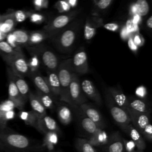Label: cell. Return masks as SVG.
Here are the masks:
<instances>
[{
    "instance_id": "obj_1",
    "label": "cell",
    "mask_w": 152,
    "mask_h": 152,
    "mask_svg": "<svg viewBox=\"0 0 152 152\" xmlns=\"http://www.w3.org/2000/svg\"><path fill=\"white\" fill-rule=\"evenodd\" d=\"M81 23L75 21L56 32L50 38L56 48L62 53H67L72 48Z\"/></svg>"
},
{
    "instance_id": "obj_2",
    "label": "cell",
    "mask_w": 152,
    "mask_h": 152,
    "mask_svg": "<svg viewBox=\"0 0 152 152\" xmlns=\"http://www.w3.org/2000/svg\"><path fill=\"white\" fill-rule=\"evenodd\" d=\"M0 141L8 148L17 151H23L30 148L31 142L26 136L5 129L0 130Z\"/></svg>"
},
{
    "instance_id": "obj_3",
    "label": "cell",
    "mask_w": 152,
    "mask_h": 152,
    "mask_svg": "<svg viewBox=\"0 0 152 152\" xmlns=\"http://www.w3.org/2000/svg\"><path fill=\"white\" fill-rule=\"evenodd\" d=\"M72 68V59L69 58L62 61L59 65L56 73L61 86L59 99L69 104L68 90L73 73Z\"/></svg>"
},
{
    "instance_id": "obj_4",
    "label": "cell",
    "mask_w": 152,
    "mask_h": 152,
    "mask_svg": "<svg viewBox=\"0 0 152 152\" xmlns=\"http://www.w3.org/2000/svg\"><path fill=\"white\" fill-rule=\"evenodd\" d=\"M2 57L10 66L9 68L17 75L23 78L29 74L28 63L21 50L14 55Z\"/></svg>"
},
{
    "instance_id": "obj_5",
    "label": "cell",
    "mask_w": 152,
    "mask_h": 152,
    "mask_svg": "<svg viewBox=\"0 0 152 152\" xmlns=\"http://www.w3.org/2000/svg\"><path fill=\"white\" fill-rule=\"evenodd\" d=\"M69 104L71 107L80 106L85 103L86 98L83 93L80 79L77 74L73 72L68 90Z\"/></svg>"
},
{
    "instance_id": "obj_6",
    "label": "cell",
    "mask_w": 152,
    "mask_h": 152,
    "mask_svg": "<svg viewBox=\"0 0 152 152\" xmlns=\"http://www.w3.org/2000/svg\"><path fill=\"white\" fill-rule=\"evenodd\" d=\"M106 99L112 118L121 129L130 124L131 119L127 112L115 103L107 91L106 94Z\"/></svg>"
},
{
    "instance_id": "obj_7",
    "label": "cell",
    "mask_w": 152,
    "mask_h": 152,
    "mask_svg": "<svg viewBox=\"0 0 152 152\" xmlns=\"http://www.w3.org/2000/svg\"><path fill=\"white\" fill-rule=\"evenodd\" d=\"M76 15L75 11L58 15L44 27V30L51 34V37L56 32L65 27Z\"/></svg>"
},
{
    "instance_id": "obj_8",
    "label": "cell",
    "mask_w": 152,
    "mask_h": 152,
    "mask_svg": "<svg viewBox=\"0 0 152 152\" xmlns=\"http://www.w3.org/2000/svg\"><path fill=\"white\" fill-rule=\"evenodd\" d=\"M124 110L128 114L133 126L141 134L145 126L150 123L149 113L139 112L128 107Z\"/></svg>"
},
{
    "instance_id": "obj_9",
    "label": "cell",
    "mask_w": 152,
    "mask_h": 152,
    "mask_svg": "<svg viewBox=\"0 0 152 152\" xmlns=\"http://www.w3.org/2000/svg\"><path fill=\"white\" fill-rule=\"evenodd\" d=\"M72 68L75 74H84L88 72L87 56L83 48L80 49L72 59Z\"/></svg>"
},
{
    "instance_id": "obj_10",
    "label": "cell",
    "mask_w": 152,
    "mask_h": 152,
    "mask_svg": "<svg viewBox=\"0 0 152 152\" xmlns=\"http://www.w3.org/2000/svg\"><path fill=\"white\" fill-rule=\"evenodd\" d=\"M78 116L80 125L83 130L89 135V137L94 134L99 128L83 112L79 106L71 107Z\"/></svg>"
},
{
    "instance_id": "obj_11",
    "label": "cell",
    "mask_w": 152,
    "mask_h": 152,
    "mask_svg": "<svg viewBox=\"0 0 152 152\" xmlns=\"http://www.w3.org/2000/svg\"><path fill=\"white\" fill-rule=\"evenodd\" d=\"M41 60L47 69V71H56L58 67V60L55 53L51 50L43 48H39Z\"/></svg>"
},
{
    "instance_id": "obj_12",
    "label": "cell",
    "mask_w": 152,
    "mask_h": 152,
    "mask_svg": "<svg viewBox=\"0 0 152 152\" xmlns=\"http://www.w3.org/2000/svg\"><path fill=\"white\" fill-rule=\"evenodd\" d=\"M79 107L84 114L92 121L99 128L103 129L104 128L105 125L102 116L96 108L86 103L80 105Z\"/></svg>"
},
{
    "instance_id": "obj_13",
    "label": "cell",
    "mask_w": 152,
    "mask_h": 152,
    "mask_svg": "<svg viewBox=\"0 0 152 152\" xmlns=\"http://www.w3.org/2000/svg\"><path fill=\"white\" fill-rule=\"evenodd\" d=\"M36 129L44 135L49 132L58 134L60 132L56 121L47 115L39 119Z\"/></svg>"
},
{
    "instance_id": "obj_14",
    "label": "cell",
    "mask_w": 152,
    "mask_h": 152,
    "mask_svg": "<svg viewBox=\"0 0 152 152\" xmlns=\"http://www.w3.org/2000/svg\"><path fill=\"white\" fill-rule=\"evenodd\" d=\"M81 87L85 96H87L98 105H101L102 98L100 94L91 81L88 80H83L81 84Z\"/></svg>"
},
{
    "instance_id": "obj_15",
    "label": "cell",
    "mask_w": 152,
    "mask_h": 152,
    "mask_svg": "<svg viewBox=\"0 0 152 152\" xmlns=\"http://www.w3.org/2000/svg\"><path fill=\"white\" fill-rule=\"evenodd\" d=\"M8 76V94H9V99L11 100L15 106V107L18 108V109H23L24 104L25 101L23 99L22 96H21L15 84L14 83L12 78L9 75Z\"/></svg>"
},
{
    "instance_id": "obj_16",
    "label": "cell",
    "mask_w": 152,
    "mask_h": 152,
    "mask_svg": "<svg viewBox=\"0 0 152 152\" xmlns=\"http://www.w3.org/2000/svg\"><path fill=\"white\" fill-rule=\"evenodd\" d=\"M122 130L129 135L137 150L143 151L145 148L146 144L143 137L132 124L128 125L122 128Z\"/></svg>"
},
{
    "instance_id": "obj_17",
    "label": "cell",
    "mask_w": 152,
    "mask_h": 152,
    "mask_svg": "<svg viewBox=\"0 0 152 152\" xmlns=\"http://www.w3.org/2000/svg\"><path fill=\"white\" fill-rule=\"evenodd\" d=\"M124 138L118 132L112 133L105 145L106 152H124Z\"/></svg>"
},
{
    "instance_id": "obj_18",
    "label": "cell",
    "mask_w": 152,
    "mask_h": 152,
    "mask_svg": "<svg viewBox=\"0 0 152 152\" xmlns=\"http://www.w3.org/2000/svg\"><path fill=\"white\" fill-rule=\"evenodd\" d=\"M7 72L8 75H10L12 78L23 99L25 102H26V100L28 99V95L30 93L28 84L23 79V78L17 75L9 67L7 68Z\"/></svg>"
},
{
    "instance_id": "obj_19",
    "label": "cell",
    "mask_w": 152,
    "mask_h": 152,
    "mask_svg": "<svg viewBox=\"0 0 152 152\" xmlns=\"http://www.w3.org/2000/svg\"><path fill=\"white\" fill-rule=\"evenodd\" d=\"M102 24V20L96 17L88 18L84 25V36L86 40L91 39L96 34V30Z\"/></svg>"
},
{
    "instance_id": "obj_20",
    "label": "cell",
    "mask_w": 152,
    "mask_h": 152,
    "mask_svg": "<svg viewBox=\"0 0 152 152\" xmlns=\"http://www.w3.org/2000/svg\"><path fill=\"white\" fill-rule=\"evenodd\" d=\"M48 76L44 77L53 96L60 97L61 86L56 71H47Z\"/></svg>"
},
{
    "instance_id": "obj_21",
    "label": "cell",
    "mask_w": 152,
    "mask_h": 152,
    "mask_svg": "<svg viewBox=\"0 0 152 152\" xmlns=\"http://www.w3.org/2000/svg\"><path fill=\"white\" fill-rule=\"evenodd\" d=\"M31 78L34 85L37 88V90L48 94L50 97L53 96L44 77L37 72H34L31 75Z\"/></svg>"
},
{
    "instance_id": "obj_22",
    "label": "cell",
    "mask_w": 152,
    "mask_h": 152,
    "mask_svg": "<svg viewBox=\"0 0 152 152\" xmlns=\"http://www.w3.org/2000/svg\"><path fill=\"white\" fill-rule=\"evenodd\" d=\"M28 99L30 103L31 107L32 108V111L34 112V113L38 116L39 119L46 115V109L42 104V103L34 94L30 91L28 95Z\"/></svg>"
},
{
    "instance_id": "obj_23",
    "label": "cell",
    "mask_w": 152,
    "mask_h": 152,
    "mask_svg": "<svg viewBox=\"0 0 152 152\" xmlns=\"http://www.w3.org/2000/svg\"><path fill=\"white\" fill-rule=\"evenodd\" d=\"M107 91L119 107L124 110L127 107V99L121 90L115 87H109Z\"/></svg>"
},
{
    "instance_id": "obj_24",
    "label": "cell",
    "mask_w": 152,
    "mask_h": 152,
    "mask_svg": "<svg viewBox=\"0 0 152 152\" xmlns=\"http://www.w3.org/2000/svg\"><path fill=\"white\" fill-rule=\"evenodd\" d=\"M108 139L109 137L106 132L99 128L94 134L89 137L88 141L93 146L99 147L105 145L107 142Z\"/></svg>"
},
{
    "instance_id": "obj_25",
    "label": "cell",
    "mask_w": 152,
    "mask_h": 152,
    "mask_svg": "<svg viewBox=\"0 0 152 152\" xmlns=\"http://www.w3.org/2000/svg\"><path fill=\"white\" fill-rule=\"evenodd\" d=\"M149 10L148 2L145 0H138L132 4L130 8V12L132 15L137 14L140 17L147 14Z\"/></svg>"
},
{
    "instance_id": "obj_26",
    "label": "cell",
    "mask_w": 152,
    "mask_h": 152,
    "mask_svg": "<svg viewBox=\"0 0 152 152\" xmlns=\"http://www.w3.org/2000/svg\"><path fill=\"white\" fill-rule=\"evenodd\" d=\"M58 117L60 122L64 125H68L72 119V112L65 105H60L57 110Z\"/></svg>"
},
{
    "instance_id": "obj_27",
    "label": "cell",
    "mask_w": 152,
    "mask_h": 152,
    "mask_svg": "<svg viewBox=\"0 0 152 152\" xmlns=\"http://www.w3.org/2000/svg\"><path fill=\"white\" fill-rule=\"evenodd\" d=\"M127 107L139 112L148 113L147 104L142 100L134 97L127 99Z\"/></svg>"
},
{
    "instance_id": "obj_28",
    "label": "cell",
    "mask_w": 152,
    "mask_h": 152,
    "mask_svg": "<svg viewBox=\"0 0 152 152\" xmlns=\"http://www.w3.org/2000/svg\"><path fill=\"white\" fill-rule=\"evenodd\" d=\"M50 37L51 34L45 31L44 30L33 31L29 34V40L28 44L31 45H37L43 42L46 38H50Z\"/></svg>"
},
{
    "instance_id": "obj_29",
    "label": "cell",
    "mask_w": 152,
    "mask_h": 152,
    "mask_svg": "<svg viewBox=\"0 0 152 152\" xmlns=\"http://www.w3.org/2000/svg\"><path fill=\"white\" fill-rule=\"evenodd\" d=\"M19 116L26 124L33 126L36 129L39 118L32 110L28 112L21 111L19 113Z\"/></svg>"
},
{
    "instance_id": "obj_30",
    "label": "cell",
    "mask_w": 152,
    "mask_h": 152,
    "mask_svg": "<svg viewBox=\"0 0 152 152\" xmlns=\"http://www.w3.org/2000/svg\"><path fill=\"white\" fill-rule=\"evenodd\" d=\"M58 136L55 132H49L45 134V137L43 141L42 147L46 150L52 151L54 146L58 143Z\"/></svg>"
},
{
    "instance_id": "obj_31",
    "label": "cell",
    "mask_w": 152,
    "mask_h": 152,
    "mask_svg": "<svg viewBox=\"0 0 152 152\" xmlns=\"http://www.w3.org/2000/svg\"><path fill=\"white\" fill-rule=\"evenodd\" d=\"M75 145L78 152H97L87 139L78 138L75 141Z\"/></svg>"
},
{
    "instance_id": "obj_32",
    "label": "cell",
    "mask_w": 152,
    "mask_h": 152,
    "mask_svg": "<svg viewBox=\"0 0 152 152\" xmlns=\"http://www.w3.org/2000/svg\"><path fill=\"white\" fill-rule=\"evenodd\" d=\"M15 23L12 13L8 14L7 18L3 22L0 23V31L7 34V33L12 31Z\"/></svg>"
},
{
    "instance_id": "obj_33",
    "label": "cell",
    "mask_w": 152,
    "mask_h": 152,
    "mask_svg": "<svg viewBox=\"0 0 152 152\" xmlns=\"http://www.w3.org/2000/svg\"><path fill=\"white\" fill-rule=\"evenodd\" d=\"M38 98L42 104L45 109H53L54 107L53 100L51 97L48 94L43 93L42 92L37 90L35 94Z\"/></svg>"
},
{
    "instance_id": "obj_34",
    "label": "cell",
    "mask_w": 152,
    "mask_h": 152,
    "mask_svg": "<svg viewBox=\"0 0 152 152\" xmlns=\"http://www.w3.org/2000/svg\"><path fill=\"white\" fill-rule=\"evenodd\" d=\"M20 51L19 49H15L7 42H0V55L2 56H11Z\"/></svg>"
},
{
    "instance_id": "obj_35",
    "label": "cell",
    "mask_w": 152,
    "mask_h": 152,
    "mask_svg": "<svg viewBox=\"0 0 152 152\" xmlns=\"http://www.w3.org/2000/svg\"><path fill=\"white\" fill-rule=\"evenodd\" d=\"M14 36L16 44L26 45L28 43L29 34L26 31L21 30H17L12 33Z\"/></svg>"
},
{
    "instance_id": "obj_36",
    "label": "cell",
    "mask_w": 152,
    "mask_h": 152,
    "mask_svg": "<svg viewBox=\"0 0 152 152\" xmlns=\"http://www.w3.org/2000/svg\"><path fill=\"white\" fill-rule=\"evenodd\" d=\"M15 107V104L10 99H8L0 104V112H6L10 110H13Z\"/></svg>"
},
{
    "instance_id": "obj_37",
    "label": "cell",
    "mask_w": 152,
    "mask_h": 152,
    "mask_svg": "<svg viewBox=\"0 0 152 152\" xmlns=\"http://www.w3.org/2000/svg\"><path fill=\"white\" fill-rule=\"evenodd\" d=\"M12 15L15 22H22L24 21L28 15H30L29 12H27L21 10H18L14 12Z\"/></svg>"
},
{
    "instance_id": "obj_38",
    "label": "cell",
    "mask_w": 152,
    "mask_h": 152,
    "mask_svg": "<svg viewBox=\"0 0 152 152\" xmlns=\"http://www.w3.org/2000/svg\"><path fill=\"white\" fill-rule=\"evenodd\" d=\"M55 7L59 12L68 11L71 8L66 1H60L57 2L56 3Z\"/></svg>"
},
{
    "instance_id": "obj_39",
    "label": "cell",
    "mask_w": 152,
    "mask_h": 152,
    "mask_svg": "<svg viewBox=\"0 0 152 152\" xmlns=\"http://www.w3.org/2000/svg\"><path fill=\"white\" fill-rule=\"evenodd\" d=\"M125 27L127 29V31L130 34H132L138 31V26L134 23L131 19L127 21Z\"/></svg>"
},
{
    "instance_id": "obj_40",
    "label": "cell",
    "mask_w": 152,
    "mask_h": 152,
    "mask_svg": "<svg viewBox=\"0 0 152 152\" xmlns=\"http://www.w3.org/2000/svg\"><path fill=\"white\" fill-rule=\"evenodd\" d=\"M141 135L148 141H151L152 140V126L150 123L145 126L141 133Z\"/></svg>"
},
{
    "instance_id": "obj_41",
    "label": "cell",
    "mask_w": 152,
    "mask_h": 152,
    "mask_svg": "<svg viewBox=\"0 0 152 152\" xmlns=\"http://www.w3.org/2000/svg\"><path fill=\"white\" fill-rule=\"evenodd\" d=\"M124 144V152H135V145L131 140L123 139Z\"/></svg>"
},
{
    "instance_id": "obj_42",
    "label": "cell",
    "mask_w": 152,
    "mask_h": 152,
    "mask_svg": "<svg viewBox=\"0 0 152 152\" xmlns=\"http://www.w3.org/2000/svg\"><path fill=\"white\" fill-rule=\"evenodd\" d=\"M30 21L33 23L36 24H40L42 23L45 20V17L40 14L37 13H32L30 14Z\"/></svg>"
},
{
    "instance_id": "obj_43",
    "label": "cell",
    "mask_w": 152,
    "mask_h": 152,
    "mask_svg": "<svg viewBox=\"0 0 152 152\" xmlns=\"http://www.w3.org/2000/svg\"><path fill=\"white\" fill-rule=\"evenodd\" d=\"M132 38L134 43L138 47L141 46L144 44V39L142 36L138 33H135L132 34Z\"/></svg>"
},
{
    "instance_id": "obj_44",
    "label": "cell",
    "mask_w": 152,
    "mask_h": 152,
    "mask_svg": "<svg viewBox=\"0 0 152 152\" xmlns=\"http://www.w3.org/2000/svg\"><path fill=\"white\" fill-rule=\"evenodd\" d=\"M112 2V0H101L97 2L96 5L99 9L103 10L107 8Z\"/></svg>"
},
{
    "instance_id": "obj_45",
    "label": "cell",
    "mask_w": 152,
    "mask_h": 152,
    "mask_svg": "<svg viewBox=\"0 0 152 152\" xmlns=\"http://www.w3.org/2000/svg\"><path fill=\"white\" fill-rule=\"evenodd\" d=\"M33 4L37 10H40L42 8L48 7V1L45 0H36L33 2Z\"/></svg>"
},
{
    "instance_id": "obj_46",
    "label": "cell",
    "mask_w": 152,
    "mask_h": 152,
    "mask_svg": "<svg viewBox=\"0 0 152 152\" xmlns=\"http://www.w3.org/2000/svg\"><path fill=\"white\" fill-rule=\"evenodd\" d=\"M104 28L106 30L112 31H116L119 28V26L118 24L116 23H107L103 26Z\"/></svg>"
},
{
    "instance_id": "obj_47",
    "label": "cell",
    "mask_w": 152,
    "mask_h": 152,
    "mask_svg": "<svg viewBox=\"0 0 152 152\" xmlns=\"http://www.w3.org/2000/svg\"><path fill=\"white\" fill-rule=\"evenodd\" d=\"M135 93L136 94L142 98V97H144L145 96H146V94H147V91H146V89L145 88L142 86H141L140 87H138L137 89H136V91H135Z\"/></svg>"
},
{
    "instance_id": "obj_48",
    "label": "cell",
    "mask_w": 152,
    "mask_h": 152,
    "mask_svg": "<svg viewBox=\"0 0 152 152\" xmlns=\"http://www.w3.org/2000/svg\"><path fill=\"white\" fill-rule=\"evenodd\" d=\"M128 45L129 49L132 51L135 52H136L137 51L138 47L134 43V42L132 40V34L130 35V36L128 39Z\"/></svg>"
},
{
    "instance_id": "obj_49",
    "label": "cell",
    "mask_w": 152,
    "mask_h": 152,
    "mask_svg": "<svg viewBox=\"0 0 152 152\" xmlns=\"http://www.w3.org/2000/svg\"><path fill=\"white\" fill-rule=\"evenodd\" d=\"M29 67L33 68V69H36L39 66V61L38 58L36 56L33 57L30 61V62L28 64Z\"/></svg>"
},
{
    "instance_id": "obj_50",
    "label": "cell",
    "mask_w": 152,
    "mask_h": 152,
    "mask_svg": "<svg viewBox=\"0 0 152 152\" xmlns=\"http://www.w3.org/2000/svg\"><path fill=\"white\" fill-rule=\"evenodd\" d=\"M120 35H121V37H122V39L126 40V39H128L129 38V37L131 34H130L128 33V31H127V29H126V27L125 26L122 27V28L121 30V32H120Z\"/></svg>"
},
{
    "instance_id": "obj_51",
    "label": "cell",
    "mask_w": 152,
    "mask_h": 152,
    "mask_svg": "<svg viewBox=\"0 0 152 152\" xmlns=\"http://www.w3.org/2000/svg\"><path fill=\"white\" fill-rule=\"evenodd\" d=\"M4 118L6 121H8V120L12 119L15 116V112L14 110H10L6 112H2Z\"/></svg>"
},
{
    "instance_id": "obj_52",
    "label": "cell",
    "mask_w": 152,
    "mask_h": 152,
    "mask_svg": "<svg viewBox=\"0 0 152 152\" xmlns=\"http://www.w3.org/2000/svg\"><path fill=\"white\" fill-rule=\"evenodd\" d=\"M7 122L4 118L3 113L0 112V130H4L6 128Z\"/></svg>"
},
{
    "instance_id": "obj_53",
    "label": "cell",
    "mask_w": 152,
    "mask_h": 152,
    "mask_svg": "<svg viewBox=\"0 0 152 152\" xmlns=\"http://www.w3.org/2000/svg\"><path fill=\"white\" fill-rule=\"evenodd\" d=\"M7 43H8L11 46H12L14 48L15 46V39H14V36H13V34L12 33H10L8 35H7Z\"/></svg>"
},
{
    "instance_id": "obj_54",
    "label": "cell",
    "mask_w": 152,
    "mask_h": 152,
    "mask_svg": "<svg viewBox=\"0 0 152 152\" xmlns=\"http://www.w3.org/2000/svg\"><path fill=\"white\" fill-rule=\"evenodd\" d=\"M132 22L136 24H138L140 23V22L141 21V17L137 14H135L133 15V18L131 19Z\"/></svg>"
},
{
    "instance_id": "obj_55",
    "label": "cell",
    "mask_w": 152,
    "mask_h": 152,
    "mask_svg": "<svg viewBox=\"0 0 152 152\" xmlns=\"http://www.w3.org/2000/svg\"><path fill=\"white\" fill-rule=\"evenodd\" d=\"M69 5L70 6V7H74L77 5L78 1L77 0H69V1H67Z\"/></svg>"
},
{
    "instance_id": "obj_56",
    "label": "cell",
    "mask_w": 152,
    "mask_h": 152,
    "mask_svg": "<svg viewBox=\"0 0 152 152\" xmlns=\"http://www.w3.org/2000/svg\"><path fill=\"white\" fill-rule=\"evenodd\" d=\"M147 26L149 28H152V16H150L149 18L147 19Z\"/></svg>"
},
{
    "instance_id": "obj_57",
    "label": "cell",
    "mask_w": 152,
    "mask_h": 152,
    "mask_svg": "<svg viewBox=\"0 0 152 152\" xmlns=\"http://www.w3.org/2000/svg\"><path fill=\"white\" fill-rule=\"evenodd\" d=\"M7 17V14L5 15H0V23L3 22Z\"/></svg>"
},
{
    "instance_id": "obj_58",
    "label": "cell",
    "mask_w": 152,
    "mask_h": 152,
    "mask_svg": "<svg viewBox=\"0 0 152 152\" xmlns=\"http://www.w3.org/2000/svg\"><path fill=\"white\" fill-rule=\"evenodd\" d=\"M7 37V34L0 31V42L2 41Z\"/></svg>"
},
{
    "instance_id": "obj_59",
    "label": "cell",
    "mask_w": 152,
    "mask_h": 152,
    "mask_svg": "<svg viewBox=\"0 0 152 152\" xmlns=\"http://www.w3.org/2000/svg\"><path fill=\"white\" fill-rule=\"evenodd\" d=\"M7 148L4 144L0 141V151H5L6 150Z\"/></svg>"
},
{
    "instance_id": "obj_60",
    "label": "cell",
    "mask_w": 152,
    "mask_h": 152,
    "mask_svg": "<svg viewBox=\"0 0 152 152\" xmlns=\"http://www.w3.org/2000/svg\"><path fill=\"white\" fill-rule=\"evenodd\" d=\"M135 152H143L142 151H141V150H137L135 151Z\"/></svg>"
},
{
    "instance_id": "obj_61",
    "label": "cell",
    "mask_w": 152,
    "mask_h": 152,
    "mask_svg": "<svg viewBox=\"0 0 152 152\" xmlns=\"http://www.w3.org/2000/svg\"><path fill=\"white\" fill-rule=\"evenodd\" d=\"M50 152H52V151H50Z\"/></svg>"
}]
</instances>
